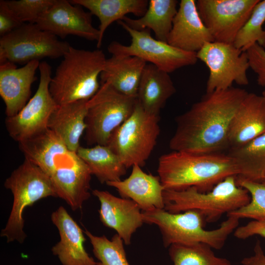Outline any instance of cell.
<instances>
[{"mask_svg": "<svg viewBox=\"0 0 265 265\" xmlns=\"http://www.w3.org/2000/svg\"><path fill=\"white\" fill-rule=\"evenodd\" d=\"M248 92L233 86L207 93L176 118L169 141L172 151L195 154L220 153L229 148L231 120Z\"/></svg>", "mask_w": 265, "mask_h": 265, "instance_id": "cell-1", "label": "cell"}, {"mask_svg": "<svg viewBox=\"0 0 265 265\" xmlns=\"http://www.w3.org/2000/svg\"><path fill=\"white\" fill-rule=\"evenodd\" d=\"M158 176L164 190L195 187L210 191L229 176H238L241 170L236 161L222 152L195 154L172 151L159 159Z\"/></svg>", "mask_w": 265, "mask_h": 265, "instance_id": "cell-2", "label": "cell"}, {"mask_svg": "<svg viewBox=\"0 0 265 265\" xmlns=\"http://www.w3.org/2000/svg\"><path fill=\"white\" fill-rule=\"evenodd\" d=\"M106 58L102 50L79 49L72 47L63 56L49 85L57 105L88 100L101 86L99 78Z\"/></svg>", "mask_w": 265, "mask_h": 265, "instance_id": "cell-3", "label": "cell"}, {"mask_svg": "<svg viewBox=\"0 0 265 265\" xmlns=\"http://www.w3.org/2000/svg\"><path fill=\"white\" fill-rule=\"evenodd\" d=\"M142 212L144 223L155 224L159 229L165 247L176 243H203L220 249L239 221L236 217L227 215L218 228L207 230L203 227L204 218L196 211L173 213L163 209H154Z\"/></svg>", "mask_w": 265, "mask_h": 265, "instance_id": "cell-4", "label": "cell"}, {"mask_svg": "<svg viewBox=\"0 0 265 265\" xmlns=\"http://www.w3.org/2000/svg\"><path fill=\"white\" fill-rule=\"evenodd\" d=\"M164 209L171 213L193 210L199 212L209 223L217 221L224 214L248 204L250 196L237 183L236 176H229L207 192L195 187L182 190H164Z\"/></svg>", "mask_w": 265, "mask_h": 265, "instance_id": "cell-5", "label": "cell"}, {"mask_svg": "<svg viewBox=\"0 0 265 265\" xmlns=\"http://www.w3.org/2000/svg\"><path fill=\"white\" fill-rule=\"evenodd\" d=\"M4 187L13 194L12 209L0 237L7 242H24L23 212L35 202L48 197H57L50 178L37 165L25 159L24 162L5 180Z\"/></svg>", "mask_w": 265, "mask_h": 265, "instance_id": "cell-6", "label": "cell"}, {"mask_svg": "<svg viewBox=\"0 0 265 265\" xmlns=\"http://www.w3.org/2000/svg\"><path fill=\"white\" fill-rule=\"evenodd\" d=\"M159 119L144 110L137 101L131 116L110 136L106 146L127 169L135 164L145 165L160 133Z\"/></svg>", "mask_w": 265, "mask_h": 265, "instance_id": "cell-7", "label": "cell"}, {"mask_svg": "<svg viewBox=\"0 0 265 265\" xmlns=\"http://www.w3.org/2000/svg\"><path fill=\"white\" fill-rule=\"evenodd\" d=\"M87 104L85 139L88 145H106L112 133L132 114L137 97L125 95L108 83H100Z\"/></svg>", "mask_w": 265, "mask_h": 265, "instance_id": "cell-8", "label": "cell"}, {"mask_svg": "<svg viewBox=\"0 0 265 265\" xmlns=\"http://www.w3.org/2000/svg\"><path fill=\"white\" fill-rule=\"evenodd\" d=\"M71 45L36 24L24 23L0 39V64H26L44 58L63 57Z\"/></svg>", "mask_w": 265, "mask_h": 265, "instance_id": "cell-9", "label": "cell"}, {"mask_svg": "<svg viewBox=\"0 0 265 265\" xmlns=\"http://www.w3.org/2000/svg\"><path fill=\"white\" fill-rule=\"evenodd\" d=\"M118 23L130 34L131 43L125 45L117 41L111 42L107 47L111 55L136 56L168 74L182 67L193 65L198 60L196 53L182 51L154 38L148 29L136 30L122 20Z\"/></svg>", "mask_w": 265, "mask_h": 265, "instance_id": "cell-10", "label": "cell"}, {"mask_svg": "<svg viewBox=\"0 0 265 265\" xmlns=\"http://www.w3.org/2000/svg\"><path fill=\"white\" fill-rule=\"evenodd\" d=\"M196 56L209 70L206 93L227 89L234 82L239 85L248 84L247 72L250 67L246 52L233 44L207 42Z\"/></svg>", "mask_w": 265, "mask_h": 265, "instance_id": "cell-11", "label": "cell"}, {"mask_svg": "<svg viewBox=\"0 0 265 265\" xmlns=\"http://www.w3.org/2000/svg\"><path fill=\"white\" fill-rule=\"evenodd\" d=\"M51 69L46 61L40 63V80L35 93L17 114L5 119L9 136L18 143L48 129L49 119L58 106L49 90Z\"/></svg>", "mask_w": 265, "mask_h": 265, "instance_id": "cell-12", "label": "cell"}, {"mask_svg": "<svg viewBox=\"0 0 265 265\" xmlns=\"http://www.w3.org/2000/svg\"><path fill=\"white\" fill-rule=\"evenodd\" d=\"M260 0H197L199 14L215 41L233 44Z\"/></svg>", "mask_w": 265, "mask_h": 265, "instance_id": "cell-13", "label": "cell"}, {"mask_svg": "<svg viewBox=\"0 0 265 265\" xmlns=\"http://www.w3.org/2000/svg\"><path fill=\"white\" fill-rule=\"evenodd\" d=\"M82 7L70 0H54L36 24L62 39L71 35L97 42L100 33L92 25V15Z\"/></svg>", "mask_w": 265, "mask_h": 265, "instance_id": "cell-14", "label": "cell"}, {"mask_svg": "<svg viewBox=\"0 0 265 265\" xmlns=\"http://www.w3.org/2000/svg\"><path fill=\"white\" fill-rule=\"evenodd\" d=\"M92 194L100 203V219L106 227L115 230L126 245L144 223L142 211L134 201L116 197L107 191L94 189Z\"/></svg>", "mask_w": 265, "mask_h": 265, "instance_id": "cell-15", "label": "cell"}, {"mask_svg": "<svg viewBox=\"0 0 265 265\" xmlns=\"http://www.w3.org/2000/svg\"><path fill=\"white\" fill-rule=\"evenodd\" d=\"M214 40L202 21L196 0H181L167 43L182 51L196 53Z\"/></svg>", "mask_w": 265, "mask_h": 265, "instance_id": "cell-16", "label": "cell"}, {"mask_svg": "<svg viewBox=\"0 0 265 265\" xmlns=\"http://www.w3.org/2000/svg\"><path fill=\"white\" fill-rule=\"evenodd\" d=\"M40 63L33 60L21 68L10 62L0 64V95L5 106L6 117L17 114L29 100Z\"/></svg>", "mask_w": 265, "mask_h": 265, "instance_id": "cell-17", "label": "cell"}, {"mask_svg": "<svg viewBox=\"0 0 265 265\" xmlns=\"http://www.w3.org/2000/svg\"><path fill=\"white\" fill-rule=\"evenodd\" d=\"M51 220L60 236L51 250L62 265H97L85 249L83 231L63 206L52 212Z\"/></svg>", "mask_w": 265, "mask_h": 265, "instance_id": "cell-18", "label": "cell"}, {"mask_svg": "<svg viewBox=\"0 0 265 265\" xmlns=\"http://www.w3.org/2000/svg\"><path fill=\"white\" fill-rule=\"evenodd\" d=\"M265 133V103L261 95L248 92L230 125L229 149L239 147Z\"/></svg>", "mask_w": 265, "mask_h": 265, "instance_id": "cell-19", "label": "cell"}, {"mask_svg": "<svg viewBox=\"0 0 265 265\" xmlns=\"http://www.w3.org/2000/svg\"><path fill=\"white\" fill-rule=\"evenodd\" d=\"M106 184L116 188L122 198L136 202L142 212L164 209V188L159 177L146 173L137 164L132 166L131 173L127 178Z\"/></svg>", "mask_w": 265, "mask_h": 265, "instance_id": "cell-20", "label": "cell"}, {"mask_svg": "<svg viewBox=\"0 0 265 265\" xmlns=\"http://www.w3.org/2000/svg\"><path fill=\"white\" fill-rule=\"evenodd\" d=\"M92 174L80 159L78 162L54 172L50 177L57 197L63 200L73 211L81 209L90 197Z\"/></svg>", "mask_w": 265, "mask_h": 265, "instance_id": "cell-21", "label": "cell"}, {"mask_svg": "<svg viewBox=\"0 0 265 265\" xmlns=\"http://www.w3.org/2000/svg\"><path fill=\"white\" fill-rule=\"evenodd\" d=\"M88 100L58 105L49 119L48 129L74 152H76L80 146V137L86 128L85 119Z\"/></svg>", "mask_w": 265, "mask_h": 265, "instance_id": "cell-22", "label": "cell"}, {"mask_svg": "<svg viewBox=\"0 0 265 265\" xmlns=\"http://www.w3.org/2000/svg\"><path fill=\"white\" fill-rule=\"evenodd\" d=\"M176 92L169 74L156 66L146 64L139 82L137 99L147 112L159 116L167 101Z\"/></svg>", "mask_w": 265, "mask_h": 265, "instance_id": "cell-23", "label": "cell"}, {"mask_svg": "<svg viewBox=\"0 0 265 265\" xmlns=\"http://www.w3.org/2000/svg\"><path fill=\"white\" fill-rule=\"evenodd\" d=\"M146 64L136 56L112 55L106 61L100 76V83H108L122 94L137 97L139 82Z\"/></svg>", "mask_w": 265, "mask_h": 265, "instance_id": "cell-24", "label": "cell"}, {"mask_svg": "<svg viewBox=\"0 0 265 265\" xmlns=\"http://www.w3.org/2000/svg\"><path fill=\"white\" fill-rule=\"evenodd\" d=\"M70 1L89 10L100 21L98 30L100 37L97 42V49L102 46L104 33L114 22L121 20L128 14L142 16L147 9V0H71Z\"/></svg>", "mask_w": 265, "mask_h": 265, "instance_id": "cell-25", "label": "cell"}, {"mask_svg": "<svg viewBox=\"0 0 265 265\" xmlns=\"http://www.w3.org/2000/svg\"><path fill=\"white\" fill-rule=\"evenodd\" d=\"M178 3L176 0H150L142 16L135 19L125 16L121 20L136 30H152L156 39L167 42L177 12Z\"/></svg>", "mask_w": 265, "mask_h": 265, "instance_id": "cell-26", "label": "cell"}, {"mask_svg": "<svg viewBox=\"0 0 265 265\" xmlns=\"http://www.w3.org/2000/svg\"><path fill=\"white\" fill-rule=\"evenodd\" d=\"M76 152L101 184L120 181L126 174V167L106 145L80 146Z\"/></svg>", "mask_w": 265, "mask_h": 265, "instance_id": "cell-27", "label": "cell"}, {"mask_svg": "<svg viewBox=\"0 0 265 265\" xmlns=\"http://www.w3.org/2000/svg\"><path fill=\"white\" fill-rule=\"evenodd\" d=\"M228 154L239 167V176L261 181L265 172V133L239 147L230 149Z\"/></svg>", "mask_w": 265, "mask_h": 265, "instance_id": "cell-28", "label": "cell"}, {"mask_svg": "<svg viewBox=\"0 0 265 265\" xmlns=\"http://www.w3.org/2000/svg\"><path fill=\"white\" fill-rule=\"evenodd\" d=\"M212 249L203 243H176L168 251L174 265H233L228 259L216 256Z\"/></svg>", "mask_w": 265, "mask_h": 265, "instance_id": "cell-29", "label": "cell"}, {"mask_svg": "<svg viewBox=\"0 0 265 265\" xmlns=\"http://www.w3.org/2000/svg\"><path fill=\"white\" fill-rule=\"evenodd\" d=\"M94 256L99 260L97 265H130L127 260L122 238L117 234L111 239L105 235L97 236L86 230Z\"/></svg>", "mask_w": 265, "mask_h": 265, "instance_id": "cell-30", "label": "cell"}, {"mask_svg": "<svg viewBox=\"0 0 265 265\" xmlns=\"http://www.w3.org/2000/svg\"><path fill=\"white\" fill-rule=\"evenodd\" d=\"M237 185L245 189L250 196L246 205L227 214L238 219L248 218L253 220L265 218V180L254 181L241 176L236 177Z\"/></svg>", "mask_w": 265, "mask_h": 265, "instance_id": "cell-31", "label": "cell"}, {"mask_svg": "<svg viewBox=\"0 0 265 265\" xmlns=\"http://www.w3.org/2000/svg\"><path fill=\"white\" fill-rule=\"evenodd\" d=\"M265 22V0H260L250 17L237 35L233 44L246 52L255 43L261 45L264 38Z\"/></svg>", "mask_w": 265, "mask_h": 265, "instance_id": "cell-32", "label": "cell"}, {"mask_svg": "<svg viewBox=\"0 0 265 265\" xmlns=\"http://www.w3.org/2000/svg\"><path fill=\"white\" fill-rule=\"evenodd\" d=\"M54 0H6L9 8L23 23L36 24Z\"/></svg>", "mask_w": 265, "mask_h": 265, "instance_id": "cell-33", "label": "cell"}, {"mask_svg": "<svg viewBox=\"0 0 265 265\" xmlns=\"http://www.w3.org/2000/svg\"><path fill=\"white\" fill-rule=\"evenodd\" d=\"M249 67L257 76L259 86L265 87V50L255 43L246 51Z\"/></svg>", "mask_w": 265, "mask_h": 265, "instance_id": "cell-34", "label": "cell"}, {"mask_svg": "<svg viewBox=\"0 0 265 265\" xmlns=\"http://www.w3.org/2000/svg\"><path fill=\"white\" fill-rule=\"evenodd\" d=\"M24 23H22L9 8L6 0L0 1V35L3 36Z\"/></svg>", "mask_w": 265, "mask_h": 265, "instance_id": "cell-35", "label": "cell"}, {"mask_svg": "<svg viewBox=\"0 0 265 265\" xmlns=\"http://www.w3.org/2000/svg\"><path fill=\"white\" fill-rule=\"evenodd\" d=\"M234 236L245 239L255 235L265 238V218L253 220L246 224L238 226L234 232Z\"/></svg>", "mask_w": 265, "mask_h": 265, "instance_id": "cell-36", "label": "cell"}, {"mask_svg": "<svg viewBox=\"0 0 265 265\" xmlns=\"http://www.w3.org/2000/svg\"><path fill=\"white\" fill-rule=\"evenodd\" d=\"M253 251V255L243 258L241 264L243 265H265V254L260 240L256 242Z\"/></svg>", "mask_w": 265, "mask_h": 265, "instance_id": "cell-37", "label": "cell"}, {"mask_svg": "<svg viewBox=\"0 0 265 265\" xmlns=\"http://www.w3.org/2000/svg\"><path fill=\"white\" fill-rule=\"evenodd\" d=\"M260 46H262L265 50V27L264 28V36L263 40Z\"/></svg>", "mask_w": 265, "mask_h": 265, "instance_id": "cell-38", "label": "cell"}, {"mask_svg": "<svg viewBox=\"0 0 265 265\" xmlns=\"http://www.w3.org/2000/svg\"><path fill=\"white\" fill-rule=\"evenodd\" d=\"M261 96H262L265 103V89L262 92Z\"/></svg>", "mask_w": 265, "mask_h": 265, "instance_id": "cell-39", "label": "cell"}, {"mask_svg": "<svg viewBox=\"0 0 265 265\" xmlns=\"http://www.w3.org/2000/svg\"><path fill=\"white\" fill-rule=\"evenodd\" d=\"M263 180H265V173H264V179H263Z\"/></svg>", "mask_w": 265, "mask_h": 265, "instance_id": "cell-40", "label": "cell"}]
</instances>
